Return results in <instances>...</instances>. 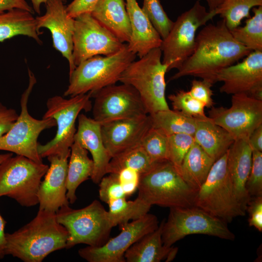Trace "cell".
Here are the masks:
<instances>
[{"label":"cell","mask_w":262,"mask_h":262,"mask_svg":"<svg viewBox=\"0 0 262 262\" xmlns=\"http://www.w3.org/2000/svg\"><path fill=\"white\" fill-rule=\"evenodd\" d=\"M251 51L235 39L223 19L205 25L196 34L193 53L169 81L192 76L213 85L220 71Z\"/></svg>","instance_id":"1"},{"label":"cell","mask_w":262,"mask_h":262,"mask_svg":"<svg viewBox=\"0 0 262 262\" xmlns=\"http://www.w3.org/2000/svg\"><path fill=\"white\" fill-rule=\"evenodd\" d=\"M68 232L56 213L39 209L28 223L6 233L5 254L24 262H41L49 254L66 248Z\"/></svg>","instance_id":"2"},{"label":"cell","mask_w":262,"mask_h":262,"mask_svg":"<svg viewBox=\"0 0 262 262\" xmlns=\"http://www.w3.org/2000/svg\"><path fill=\"white\" fill-rule=\"evenodd\" d=\"M137 190V197L151 206L169 208L195 206L197 192L168 160L153 164L141 174Z\"/></svg>","instance_id":"3"},{"label":"cell","mask_w":262,"mask_h":262,"mask_svg":"<svg viewBox=\"0 0 262 262\" xmlns=\"http://www.w3.org/2000/svg\"><path fill=\"white\" fill-rule=\"evenodd\" d=\"M160 48L133 61L123 71L119 81L138 93L147 115L169 109L165 98V75L168 66L162 62Z\"/></svg>","instance_id":"4"},{"label":"cell","mask_w":262,"mask_h":262,"mask_svg":"<svg viewBox=\"0 0 262 262\" xmlns=\"http://www.w3.org/2000/svg\"><path fill=\"white\" fill-rule=\"evenodd\" d=\"M136 57L126 44L115 54L96 55L84 60L69 75V85L64 96L72 97L94 92L115 84Z\"/></svg>","instance_id":"5"},{"label":"cell","mask_w":262,"mask_h":262,"mask_svg":"<svg viewBox=\"0 0 262 262\" xmlns=\"http://www.w3.org/2000/svg\"><path fill=\"white\" fill-rule=\"evenodd\" d=\"M56 218L68 232L66 249L80 244L101 246L108 240L114 227L108 211L98 200L79 209L63 206L56 212Z\"/></svg>","instance_id":"6"},{"label":"cell","mask_w":262,"mask_h":262,"mask_svg":"<svg viewBox=\"0 0 262 262\" xmlns=\"http://www.w3.org/2000/svg\"><path fill=\"white\" fill-rule=\"evenodd\" d=\"M91 92L66 99L60 96L49 98L44 118H51L56 123L54 137L44 145L39 143L38 151L43 158L57 155L69 158L70 148L76 132L75 123L81 111L89 112L92 108Z\"/></svg>","instance_id":"7"},{"label":"cell","mask_w":262,"mask_h":262,"mask_svg":"<svg viewBox=\"0 0 262 262\" xmlns=\"http://www.w3.org/2000/svg\"><path fill=\"white\" fill-rule=\"evenodd\" d=\"M227 151L213 164L197 191L194 205L226 223L246 215L237 199L227 168Z\"/></svg>","instance_id":"8"},{"label":"cell","mask_w":262,"mask_h":262,"mask_svg":"<svg viewBox=\"0 0 262 262\" xmlns=\"http://www.w3.org/2000/svg\"><path fill=\"white\" fill-rule=\"evenodd\" d=\"M49 166L16 155L0 164V197L7 196L26 207L38 204V191Z\"/></svg>","instance_id":"9"},{"label":"cell","mask_w":262,"mask_h":262,"mask_svg":"<svg viewBox=\"0 0 262 262\" xmlns=\"http://www.w3.org/2000/svg\"><path fill=\"white\" fill-rule=\"evenodd\" d=\"M29 84L21 95V111L10 129L0 137V150L14 153L25 156L37 163H43V158L38 151V138L45 130L56 126L55 120L51 118L37 119L28 112V102L36 79L28 69Z\"/></svg>","instance_id":"10"},{"label":"cell","mask_w":262,"mask_h":262,"mask_svg":"<svg viewBox=\"0 0 262 262\" xmlns=\"http://www.w3.org/2000/svg\"><path fill=\"white\" fill-rule=\"evenodd\" d=\"M215 16L214 11H207L198 0L178 17L160 47L162 62L168 66V72L179 69L191 55L195 47L197 31Z\"/></svg>","instance_id":"11"},{"label":"cell","mask_w":262,"mask_h":262,"mask_svg":"<svg viewBox=\"0 0 262 262\" xmlns=\"http://www.w3.org/2000/svg\"><path fill=\"white\" fill-rule=\"evenodd\" d=\"M227 223L195 206L170 208L166 221L164 222L163 244L171 247L177 241L191 234H204L233 241L235 235Z\"/></svg>","instance_id":"12"},{"label":"cell","mask_w":262,"mask_h":262,"mask_svg":"<svg viewBox=\"0 0 262 262\" xmlns=\"http://www.w3.org/2000/svg\"><path fill=\"white\" fill-rule=\"evenodd\" d=\"M91 95L94 98L93 119L101 125L147 115L138 93L130 85L115 84Z\"/></svg>","instance_id":"13"},{"label":"cell","mask_w":262,"mask_h":262,"mask_svg":"<svg viewBox=\"0 0 262 262\" xmlns=\"http://www.w3.org/2000/svg\"><path fill=\"white\" fill-rule=\"evenodd\" d=\"M125 44L100 24L91 13H84L75 18L72 57L76 66L96 55L115 54Z\"/></svg>","instance_id":"14"},{"label":"cell","mask_w":262,"mask_h":262,"mask_svg":"<svg viewBox=\"0 0 262 262\" xmlns=\"http://www.w3.org/2000/svg\"><path fill=\"white\" fill-rule=\"evenodd\" d=\"M231 102L229 108L212 107L208 117L234 140L248 139L262 125V100L241 94L232 95Z\"/></svg>","instance_id":"15"},{"label":"cell","mask_w":262,"mask_h":262,"mask_svg":"<svg viewBox=\"0 0 262 262\" xmlns=\"http://www.w3.org/2000/svg\"><path fill=\"white\" fill-rule=\"evenodd\" d=\"M157 217L147 213L144 216L119 225L121 232L98 247L87 246L78 250L79 256L88 262H125L126 251L144 235L159 227Z\"/></svg>","instance_id":"16"},{"label":"cell","mask_w":262,"mask_h":262,"mask_svg":"<svg viewBox=\"0 0 262 262\" xmlns=\"http://www.w3.org/2000/svg\"><path fill=\"white\" fill-rule=\"evenodd\" d=\"M217 82H223L221 93L245 94L262 100V51H252L241 62L220 71Z\"/></svg>","instance_id":"17"},{"label":"cell","mask_w":262,"mask_h":262,"mask_svg":"<svg viewBox=\"0 0 262 262\" xmlns=\"http://www.w3.org/2000/svg\"><path fill=\"white\" fill-rule=\"evenodd\" d=\"M46 5L45 14L35 17L37 28L49 30L53 48L68 61L70 75L76 67L72 57L75 18L67 14L63 0H48Z\"/></svg>","instance_id":"18"},{"label":"cell","mask_w":262,"mask_h":262,"mask_svg":"<svg viewBox=\"0 0 262 262\" xmlns=\"http://www.w3.org/2000/svg\"><path fill=\"white\" fill-rule=\"evenodd\" d=\"M152 127L149 115L103 124L101 131L104 145L112 157L140 145Z\"/></svg>","instance_id":"19"},{"label":"cell","mask_w":262,"mask_h":262,"mask_svg":"<svg viewBox=\"0 0 262 262\" xmlns=\"http://www.w3.org/2000/svg\"><path fill=\"white\" fill-rule=\"evenodd\" d=\"M50 166L41 181L38 191L39 209L56 213L69 205L66 197L67 157L57 155L47 157Z\"/></svg>","instance_id":"20"},{"label":"cell","mask_w":262,"mask_h":262,"mask_svg":"<svg viewBox=\"0 0 262 262\" xmlns=\"http://www.w3.org/2000/svg\"><path fill=\"white\" fill-rule=\"evenodd\" d=\"M78 119L74 141L90 152L94 163L93 172L90 179L94 183L98 184L107 174V167L112 158L103 143L101 125L83 114L79 115Z\"/></svg>","instance_id":"21"},{"label":"cell","mask_w":262,"mask_h":262,"mask_svg":"<svg viewBox=\"0 0 262 262\" xmlns=\"http://www.w3.org/2000/svg\"><path fill=\"white\" fill-rule=\"evenodd\" d=\"M126 6L131 29L129 49L141 58L152 49L160 48L163 39L136 0H126Z\"/></svg>","instance_id":"22"},{"label":"cell","mask_w":262,"mask_h":262,"mask_svg":"<svg viewBox=\"0 0 262 262\" xmlns=\"http://www.w3.org/2000/svg\"><path fill=\"white\" fill-rule=\"evenodd\" d=\"M252 150L248 139L234 140L227 151V168L235 195L246 212L250 196L246 184L252 164Z\"/></svg>","instance_id":"23"},{"label":"cell","mask_w":262,"mask_h":262,"mask_svg":"<svg viewBox=\"0 0 262 262\" xmlns=\"http://www.w3.org/2000/svg\"><path fill=\"white\" fill-rule=\"evenodd\" d=\"M91 14L120 42H129L131 29L124 0H99Z\"/></svg>","instance_id":"24"},{"label":"cell","mask_w":262,"mask_h":262,"mask_svg":"<svg viewBox=\"0 0 262 262\" xmlns=\"http://www.w3.org/2000/svg\"><path fill=\"white\" fill-rule=\"evenodd\" d=\"M164 220L158 228L134 243L125 252L127 262H160L163 260L170 262L174 260L178 248L165 246L162 239Z\"/></svg>","instance_id":"25"},{"label":"cell","mask_w":262,"mask_h":262,"mask_svg":"<svg viewBox=\"0 0 262 262\" xmlns=\"http://www.w3.org/2000/svg\"><path fill=\"white\" fill-rule=\"evenodd\" d=\"M193 137L195 142L215 161L222 157L234 141L227 131L208 116L197 118Z\"/></svg>","instance_id":"26"},{"label":"cell","mask_w":262,"mask_h":262,"mask_svg":"<svg viewBox=\"0 0 262 262\" xmlns=\"http://www.w3.org/2000/svg\"><path fill=\"white\" fill-rule=\"evenodd\" d=\"M66 175V197L70 204L77 199L76 190L79 185L92 175L94 163L88 151L74 141L70 148Z\"/></svg>","instance_id":"27"},{"label":"cell","mask_w":262,"mask_h":262,"mask_svg":"<svg viewBox=\"0 0 262 262\" xmlns=\"http://www.w3.org/2000/svg\"><path fill=\"white\" fill-rule=\"evenodd\" d=\"M35 17L29 12L13 9L0 13V42L17 35H24L41 44Z\"/></svg>","instance_id":"28"},{"label":"cell","mask_w":262,"mask_h":262,"mask_svg":"<svg viewBox=\"0 0 262 262\" xmlns=\"http://www.w3.org/2000/svg\"><path fill=\"white\" fill-rule=\"evenodd\" d=\"M215 161L194 142L183 159L179 172L184 180L197 191Z\"/></svg>","instance_id":"29"},{"label":"cell","mask_w":262,"mask_h":262,"mask_svg":"<svg viewBox=\"0 0 262 262\" xmlns=\"http://www.w3.org/2000/svg\"><path fill=\"white\" fill-rule=\"evenodd\" d=\"M152 127L159 129L167 136L177 133L194 135L197 118L186 116L170 109L150 115Z\"/></svg>","instance_id":"30"},{"label":"cell","mask_w":262,"mask_h":262,"mask_svg":"<svg viewBox=\"0 0 262 262\" xmlns=\"http://www.w3.org/2000/svg\"><path fill=\"white\" fill-rule=\"evenodd\" d=\"M107 204L109 218L114 227L144 216L152 206L138 197L133 200L119 198L110 201Z\"/></svg>","instance_id":"31"},{"label":"cell","mask_w":262,"mask_h":262,"mask_svg":"<svg viewBox=\"0 0 262 262\" xmlns=\"http://www.w3.org/2000/svg\"><path fill=\"white\" fill-rule=\"evenodd\" d=\"M153 164L140 144L112 157L107 173L117 174L124 168H130L141 175L148 171Z\"/></svg>","instance_id":"32"},{"label":"cell","mask_w":262,"mask_h":262,"mask_svg":"<svg viewBox=\"0 0 262 262\" xmlns=\"http://www.w3.org/2000/svg\"><path fill=\"white\" fill-rule=\"evenodd\" d=\"M253 15L244 26L230 30L233 37L251 51H262V6L252 9Z\"/></svg>","instance_id":"33"},{"label":"cell","mask_w":262,"mask_h":262,"mask_svg":"<svg viewBox=\"0 0 262 262\" xmlns=\"http://www.w3.org/2000/svg\"><path fill=\"white\" fill-rule=\"evenodd\" d=\"M260 6H262V0H224L214 11L230 31L240 26L245 18L251 16V9Z\"/></svg>","instance_id":"34"},{"label":"cell","mask_w":262,"mask_h":262,"mask_svg":"<svg viewBox=\"0 0 262 262\" xmlns=\"http://www.w3.org/2000/svg\"><path fill=\"white\" fill-rule=\"evenodd\" d=\"M140 145L152 163L168 160L167 136L151 127L142 139Z\"/></svg>","instance_id":"35"},{"label":"cell","mask_w":262,"mask_h":262,"mask_svg":"<svg viewBox=\"0 0 262 262\" xmlns=\"http://www.w3.org/2000/svg\"><path fill=\"white\" fill-rule=\"evenodd\" d=\"M141 8L162 39H164L171 30L174 21L168 16L160 0H143Z\"/></svg>","instance_id":"36"},{"label":"cell","mask_w":262,"mask_h":262,"mask_svg":"<svg viewBox=\"0 0 262 262\" xmlns=\"http://www.w3.org/2000/svg\"><path fill=\"white\" fill-rule=\"evenodd\" d=\"M168 98L175 111L196 118L207 116L204 113V105L193 98L189 91L179 90L169 95Z\"/></svg>","instance_id":"37"},{"label":"cell","mask_w":262,"mask_h":262,"mask_svg":"<svg viewBox=\"0 0 262 262\" xmlns=\"http://www.w3.org/2000/svg\"><path fill=\"white\" fill-rule=\"evenodd\" d=\"M168 161L179 171L183 159L194 143L193 136L177 133L167 136Z\"/></svg>","instance_id":"38"},{"label":"cell","mask_w":262,"mask_h":262,"mask_svg":"<svg viewBox=\"0 0 262 262\" xmlns=\"http://www.w3.org/2000/svg\"><path fill=\"white\" fill-rule=\"evenodd\" d=\"M246 188L250 196H262V152L252 151L251 167Z\"/></svg>","instance_id":"39"},{"label":"cell","mask_w":262,"mask_h":262,"mask_svg":"<svg viewBox=\"0 0 262 262\" xmlns=\"http://www.w3.org/2000/svg\"><path fill=\"white\" fill-rule=\"evenodd\" d=\"M104 176L99 182V197L108 204L110 201L122 197H126L119 182L118 174L109 173Z\"/></svg>","instance_id":"40"},{"label":"cell","mask_w":262,"mask_h":262,"mask_svg":"<svg viewBox=\"0 0 262 262\" xmlns=\"http://www.w3.org/2000/svg\"><path fill=\"white\" fill-rule=\"evenodd\" d=\"M213 85L211 82L202 79L193 80L189 92L193 98L202 103L205 107L211 108L214 104L212 98L213 91L211 89Z\"/></svg>","instance_id":"41"},{"label":"cell","mask_w":262,"mask_h":262,"mask_svg":"<svg viewBox=\"0 0 262 262\" xmlns=\"http://www.w3.org/2000/svg\"><path fill=\"white\" fill-rule=\"evenodd\" d=\"M117 174L119 182L126 196L132 195L138 190L140 174L137 171L131 168H126L121 170Z\"/></svg>","instance_id":"42"},{"label":"cell","mask_w":262,"mask_h":262,"mask_svg":"<svg viewBox=\"0 0 262 262\" xmlns=\"http://www.w3.org/2000/svg\"><path fill=\"white\" fill-rule=\"evenodd\" d=\"M246 211L248 214L249 226L262 231V196H250L247 203Z\"/></svg>","instance_id":"43"},{"label":"cell","mask_w":262,"mask_h":262,"mask_svg":"<svg viewBox=\"0 0 262 262\" xmlns=\"http://www.w3.org/2000/svg\"><path fill=\"white\" fill-rule=\"evenodd\" d=\"M99 0H73L66 6L67 14L75 18L86 13H91Z\"/></svg>","instance_id":"44"},{"label":"cell","mask_w":262,"mask_h":262,"mask_svg":"<svg viewBox=\"0 0 262 262\" xmlns=\"http://www.w3.org/2000/svg\"><path fill=\"white\" fill-rule=\"evenodd\" d=\"M18 116L15 109L7 108L0 102V137L10 129Z\"/></svg>","instance_id":"45"},{"label":"cell","mask_w":262,"mask_h":262,"mask_svg":"<svg viewBox=\"0 0 262 262\" xmlns=\"http://www.w3.org/2000/svg\"><path fill=\"white\" fill-rule=\"evenodd\" d=\"M13 9H20L33 13L32 7L25 0H0V13Z\"/></svg>","instance_id":"46"},{"label":"cell","mask_w":262,"mask_h":262,"mask_svg":"<svg viewBox=\"0 0 262 262\" xmlns=\"http://www.w3.org/2000/svg\"><path fill=\"white\" fill-rule=\"evenodd\" d=\"M252 150L262 152V125L256 128L248 138Z\"/></svg>","instance_id":"47"},{"label":"cell","mask_w":262,"mask_h":262,"mask_svg":"<svg viewBox=\"0 0 262 262\" xmlns=\"http://www.w3.org/2000/svg\"><path fill=\"white\" fill-rule=\"evenodd\" d=\"M6 221L0 213V260L2 259L5 254L6 233L5 228Z\"/></svg>","instance_id":"48"},{"label":"cell","mask_w":262,"mask_h":262,"mask_svg":"<svg viewBox=\"0 0 262 262\" xmlns=\"http://www.w3.org/2000/svg\"><path fill=\"white\" fill-rule=\"evenodd\" d=\"M48 0H30L34 11L38 14L41 12V7L44 3L46 4ZM64 1L66 0H63Z\"/></svg>","instance_id":"49"},{"label":"cell","mask_w":262,"mask_h":262,"mask_svg":"<svg viewBox=\"0 0 262 262\" xmlns=\"http://www.w3.org/2000/svg\"><path fill=\"white\" fill-rule=\"evenodd\" d=\"M209 7V11H214L224 0H206Z\"/></svg>","instance_id":"50"},{"label":"cell","mask_w":262,"mask_h":262,"mask_svg":"<svg viewBox=\"0 0 262 262\" xmlns=\"http://www.w3.org/2000/svg\"><path fill=\"white\" fill-rule=\"evenodd\" d=\"M13 156L12 153L0 154V164L5 160Z\"/></svg>","instance_id":"51"}]
</instances>
